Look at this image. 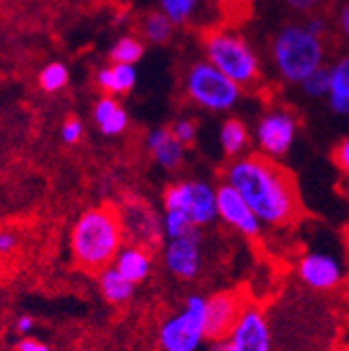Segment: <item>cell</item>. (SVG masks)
<instances>
[{"label":"cell","mask_w":349,"mask_h":351,"mask_svg":"<svg viewBox=\"0 0 349 351\" xmlns=\"http://www.w3.org/2000/svg\"><path fill=\"white\" fill-rule=\"evenodd\" d=\"M222 176L224 182L243 195L264 226L285 228L295 224L303 213L299 186L278 159L261 153L241 155L224 167Z\"/></svg>","instance_id":"6da1fadb"},{"label":"cell","mask_w":349,"mask_h":351,"mask_svg":"<svg viewBox=\"0 0 349 351\" xmlns=\"http://www.w3.org/2000/svg\"><path fill=\"white\" fill-rule=\"evenodd\" d=\"M125 226L115 205H101L84 211L71 230V253L84 272L101 274L113 266L123 247Z\"/></svg>","instance_id":"7a4b0ae2"},{"label":"cell","mask_w":349,"mask_h":351,"mask_svg":"<svg viewBox=\"0 0 349 351\" xmlns=\"http://www.w3.org/2000/svg\"><path fill=\"white\" fill-rule=\"evenodd\" d=\"M270 57L276 73L289 84H301L326 61L324 38L312 34L303 23L280 27L270 44Z\"/></svg>","instance_id":"3957f363"},{"label":"cell","mask_w":349,"mask_h":351,"mask_svg":"<svg viewBox=\"0 0 349 351\" xmlns=\"http://www.w3.org/2000/svg\"><path fill=\"white\" fill-rule=\"evenodd\" d=\"M201 47L205 59L230 80H234L243 90L257 86V82L261 80L259 57L239 32L226 27H211L203 34Z\"/></svg>","instance_id":"277c9868"},{"label":"cell","mask_w":349,"mask_h":351,"mask_svg":"<svg viewBox=\"0 0 349 351\" xmlns=\"http://www.w3.org/2000/svg\"><path fill=\"white\" fill-rule=\"evenodd\" d=\"M182 90L193 105L211 113L230 111L243 97V88L207 59L193 61L184 69Z\"/></svg>","instance_id":"5b68a950"},{"label":"cell","mask_w":349,"mask_h":351,"mask_svg":"<svg viewBox=\"0 0 349 351\" xmlns=\"http://www.w3.org/2000/svg\"><path fill=\"white\" fill-rule=\"evenodd\" d=\"M207 341V297L193 293L176 314L167 316L157 330L161 351H199Z\"/></svg>","instance_id":"8992f818"},{"label":"cell","mask_w":349,"mask_h":351,"mask_svg":"<svg viewBox=\"0 0 349 351\" xmlns=\"http://www.w3.org/2000/svg\"><path fill=\"white\" fill-rule=\"evenodd\" d=\"M163 209H180L195 228H205L217 217V189L203 180H180L165 186Z\"/></svg>","instance_id":"52a82bcc"},{"label":"cell","mask_w":349,"mask_h":351,"mask_svg":"<svg viewBox=\"0 0 349 351\" xmlns=\"http://www.w3.org/2000/svg\"><path fill=\"white\" fill-rule=\"evenodd\" d=\"M297 130L299 119L291 109L276 107L266 111L255 125L257 151L272 159H282L297 138Z\"/></svg>","instance_id":"ba28073f"},{"label":"cell","mask_w":349,"mask_h":351,"mask_svg":"<svg viewBox=\"0 0 349 351\" xmlns=\"http://www.w3.org/2000/svg\"><path fill=\"white\" fill-rule=\"evenodd\" d=\"M163 266L167 274L173 278L191 282L195 280L201 270H203V239H201V228H193L191 232L167 239L161 251Z\"/></svg>","instance_id":"9c48e42d"},{"label":"cell","mask_w":349,"mask_h":351,"mask_svg":"<svg viewBox=\"0 0 349 351\" xmlns=\"http://www.w3.org/2000/svg\"><path fill=\"white\" fill-rule=\"evenodd\" d=\"M226 339L232 351H272V328L266 312L247 301Z\"/></svg>","instance_id":"30bf717a"},{"label":"cell","mask_w":349,"mask_h":351,"mask_svg":"<svg viewBox=\"0 0 349 351\" xmlns=\"http://www.w3.org/2000/svg\"><path fill=\"white\" fill-rule=\"evenodd\" d=\"M217 217L226 226L251 241L261 234V226H264L255 211L249 207V203L243 199V195L228 182L217 186Z\"/></svg>","instance_id":"8fae6325"},{"label":"cell","mask_w":349,"mask_h":351,"mask_svg":"<svg viewBox=\"0 0 349 351\" xmlns=\"http://www.w3.org/2000/svg\"><path fill=\"white\" fill-rule=\"evenodd\" d=\"M297 274L305 287H310L312 291H335L343 278L345 270L341 266V261L324 251H312L305 253L299 263H297Z\"/></svg>","instance_id":"7c38bea8"},{"label":"cell","mask_w":349,"mask_h":351,"mask_svg":"<svg viewBox=\"0 0 349 351\" xmlns=\"http://www.w3.org/2000/svg\"><path fill=\"white\" fill-rule=\"evenodd\" d=\"M247 299L239 291H222L207 297V341L226 339L237 324Z\"/></svg>","instance_id":"4fadbf2b"},{"label":"cell","mask_w":349,"mask_h":351,"mask_svg":"<svg viewBox=\"0 0 349 351\" xmlns=\"http://www.w3.org/2000/svg\"><path fill=\"white\" fill-rule=\"evenodd\" d=\"M125 232L130 230L139 245H159L163 234V217H159L149 205L145 203H128V211L121 213Z\"/></svg>","instance_id":"5bb4252c"},{"label":"cell","mask_w":349,"mask_h":351,"mask_svg":"<svg viewBox=\"0 0 349 351\" xmlns=\"http://www.w3.org/2000/svg\"><path fill=\"white\" fill-rule=\"evenodd\" d=\"M147 151L153 157V161L167 171L178 169L184 163V155H186V147L173 136L171 128L151 130L147 136Z\"/></svg>","instance_id":"9a60e30c"},{"label":"cell","mask_w":349,"mask_h":351,"mask_svg":"<svg viewBox=\"0 0 349 351\" xmlns=\"http://www.w3.org/2000/svg\"><path fill=\"white\" fill-rule=\"evenodd\" d=\"M113 266L134 285L145 282L153 274V251L147 245H123Z\"/></svg>","instance_id":"2e32d148"},{"label":"cell","mask_w":349,"mask_h":351,"mask_svg":"<svg viewBox=\"0 0 349 351\" xmlns=\"http://www.w3.org/2000/svg\"><path fill=\"white\" fill-rule=\"evenodd\" d=\"M139 80L136 65L130 63H111L103 67L97 75V84L105 95L117 97V95H128L130 90H134Z\"/></svg>","instance_id":"e0dca14e"},{"label":"cell","mask_w":349,"mask_h":351,"mask_svg":"<svg viewBox=\"0 0 349 351\" xmlns=\"http://www.w3.org/2000/svg\"><path fill=\"white\" fill-rule=\"evenodd\" d=\"M93 115H95V121H97L99 130L103 132L105 136L123 134V132L128 130V123H130L128 111L111 95H105L103 99L97 101Z\"/></svg>","instance_id":"ac0fdd59"},{"label":"cell","mask_w":349,"mask_h":351,"mask_svg":"<svg viewBox=\"0 0 349 351\" xmlns=\"http://www.w3.org/2000/svg\"><path fill=\"white\" fill-rule=\"evenodd\" d=\"M326 99L337 115H349V55L330 65V90Z\"/></svg>","instance_id":"d6986e66"},{"label":"cell","mask_w":349,"mask_h":351,"mask_svg":"<svg viewBox=\"0 0 349 351\" xmlns=\"http://www.w3.org/2000/svg\"><path fill=\"white\" fill-rule=\"evenodd\" d=\"M99 289L105 301H109L111 305H123L134 297L136 285L128 280L115 266H109L99 274Z\"/></svg>","instance_id":"ffe728a7"},{"label":"cell","mask_w":349,"mask_h":351,"mask_svg":"<svg viewBox=\"0 0 349 351\" xmlns=\"http://www.w3.org/2000/svg\"><path fill=\"white\" fill-rule=\"evenodd\" d=\"M249 143H251L249 128L245 125L243 119L228 117L222 123V128H220V147H222L226 157H230V159L241 157L247 151Z\"/></svg>","instance_id":"44dd1931"},{"label":"cell","mask_w":349,"mask_h":351,"mask_svg":"<svg viewBox=\"0 0 349 351\" xmlns=\"http://www.w3.org/2000/svg\"><path fill=\"white\" fill-rule=\"evenodd\" d=\"M173 27H176V23H173L161 9L159 11H151L143 17L141 21V36L151 42V44H157V47H161V44H167L173 36Z\"/></svg>","instance_id":"7402d4cb"},{"label":"cell","mask_w":349,"mask_h":351,"mask_svg":"<svg viewBox=\"0 0 349 351\" xmlns=\"http://www.w3.org/2000/svg\"><path fill=\"white\" fill-rule=\"evenodd\" d=\"M145 55V42L136 36H121L109 53L111 63H130L136 65Z\"/></svg>","instance_id":"603a6c76"},{"label":"cell","mask_w":349,"mask_h":351,"mask_svg":"<svg viewBox=\"0 0 349 351\" xmlns=\"http://www.w3.org/2000/svg\"><path fill=\"white\" fill-rule=\"evenodd\" d=\"M38 82H40V88L45 93H59L69 82V69L65 63H59V61L49 63L45 69L40 71Z\"/></svg>","instance_id":"cb8c5ba5"},{"label":"cell","mask_w":349,"mask_h":351,"mask_svg":"<svg viewBox=\"0 0 349 351\" xmlns=\"http://www.w3.org/2000/svg\"><path fill=\"white\" fill-rule=\"evenodd\" d=\"M299 86H301L303 95L310 97V99L328 97V90H330V67L322 65L320 69H316L314 73H310L308 77H305Z\"/></svg>","instance_id":"d4e9b609"},{"label":"cell","mask_w":349,"mask_h":351,"mask_svg":"<svg viewBox=\"0 0 349 351\" xmlns=\"http://www.w3.org/2000/svg\"><path fill=\"white\" fill-rule=\"evenodd\" d=\"M159 9L176 23V25H184L193 19L195 11H197V3L199 0H157Z\"/></svg>","instance_id":"484cf974"},{"label":"cell","mask_w":349,"mask_h":351,"mask_svg":"<svg viewBox=\"0 0 349 351\" xmlns=\"http://www.w3.org/2000/svg\"><path fill=\"white\" fill-rule=\"evenodd\" d=\"M195 226L191 224V219L184 211L180 209H165L163 213V234L165 239H176L186 232H191Z\"/></svg>","instance_id":"4316f807"},{"label":"cell","mask_w":349,"mask_h":351,"mask_svg":"<svg viewBox=\"0 0 349 351\" xmlns=\"http://www.w3.org/2000/svg\"><path fill=\"white\" fill-rule=\"evenodd\" d=\"M171 132H173V136H176L184 147H191L197 138V121H193L191 117H180L176 119L171 125Z\"/></svg>","instance_id":"83f0119b"},{"label":"cell","mask_w":349,"mask_h":351,"mask_svg":"<svg viewBox=\"0 0 349 351\" xmlns=\"http://www.w3.org/2000/svg\"><path fill=\"white\" fill-rule=\"evenodd\" d=\"M82 134H84V125L80 119H67L61 128V138L65 145H75L82 141Z\"/></svg>","instance_id":"f1b7e54d"},{"label":"cell","mask_w":349,"mask_h":351,"mask_svg":"<svg viewBox=\"0 0 349 351\" xmlns=\"http://www.w3.org/2000/svg\"><path fill=\"white\" fill-rule=\"evenodd\" d=\"M333 161L337 163V167L349 178V136L343 138V141L335 147V151H333Z\"/></svg>","instance_id":"f546056e"},{"label":"cell","mask_w":349,"mask_h":351,"mask_svg":"<svg viewBox=\"0 0 349 351\" xmlns=\"http://www.w3.org/2000/svg\"><path fill=\"white\" fill-rule=\"evenodd\" d=\"M324 0H285V5L297 15H312Z\"/></svg>","instance_id":"4dcf8cb0"},{"label":"cell","mask_w":349,"mask_h":351,"mask_svg":"<svg viewBox=\"0 0 349 351\" xmlns=\"http://www.w3.org/2000/svg\"><path fill=\"white\" fill-rule=\"evenodd\" d=\"M303 25L308 27L312 34H316V36H320V38H324L326 36V32H328V23H326V19L322 17V15H308V19L303 21Z\"/></svg>","instance_id":"1f68e13d"},{"label":"cell","mask_w":349,"mask_h":351,"mask_svg":"<svg viewBox=\"0 0 349 351\" xmlns=\"http://www.w3.org/2000/svg\"><path fill=\"white\" fill-rule=\"evenodd\" d=\"M337 27H339L343 40L349 44V0L341 5V9L337 13Z\"/></svg>","instance_id":"d6a6232c"},{"label":"cell","mask_w":349,"mask_h":351,"mask_svg":"<svg viewBox=\"0 0 349 351\" xmlns=\"http://www.w3.org/2000/svg\"><path fill=\"white\" fill-rule=\"evenodd\" d=\"M17 247V234L11 230H0V255H9Z\"/></svg>","instance_id":"836d02e7"},{"label":"cell","mask_w":349,"mask_h":351,"mask_svg":"<svg viewBox=\"0 0 349 351\" xmlns=\"http://www.w3.org/2000/svg\"><path fill=\"white\" fill-rule=\"evenodd\" d=\"M15 351H51V347L47 343H42L38 339H32V337H25L17 343Z\"/></svg>","instance_id":"e575fe53"},{"label":"cell","mask_w":349,"mask_h":351,"mask_svg":"<svg viewBox=\"0 0 349 351\" xmlns=\"http://www.w3.org/2000/svg\"><path fill=\"white\" fill-rule=\"evenodd\" d=\"M15 328L19 335H29L34 330V318L32 316H19L15 320Z\"/></svg>","instance_id":"d590c367"},{"label":"cell","mask_w":349,"mask_h":351,"mask_svg":"<svg viewBox=\"0 0 349 351\" xmlns=\"http://www.w3.org/2000/svg\"><path fill=\"white\" fill-rule=\"evenodd\" d=\"M205 351H232V349H230L228 339H215V341H209Z\"/></svg>","instance_id":"8d00e7d4"}]
</instances>
